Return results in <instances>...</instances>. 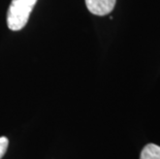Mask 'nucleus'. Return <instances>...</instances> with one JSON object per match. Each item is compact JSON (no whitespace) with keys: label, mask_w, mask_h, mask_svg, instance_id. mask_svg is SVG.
Wrapping results in <instances>:
<instances>
[{"label":"nucleus","mask_w":160,"mask_h":159,"mask_svg":"<svg viewBox=\"0 0 160 159\" xmlns=\"http://www.w3.org/2000/svg\"><path fill=\"white\" fill-rule=\"evenodd\" d=\"M8 137H0V159L4 156V154L6 153V150H8Z\"/></svg>","instance_id":"nucleus-4"},{"label":"nucleus","mask_w":160,"mask_h":159,"mask_svg":"<svg viewBox=\"0 0 160 159\" xmlns=\"http://www.w3.org/2000/svg\"><path fill=\"white\" fill-rule=\"evenodd\" d=\"M117 0H85L86 6L91 13L95 16H107L115 7Z\"/></svg>","instance_id":"nucleus-2"},{"label":"nucleus","mask_w":160,"mask_h":159,"mask_svg":"<svg viewBox=\"0 0 160 159\" xmlns=\"http://www.w3.org/2000/svg\"><path fill=\"white\" fill-rule=\"evenodd\" d=\"M141 159H160V147L155 144H149L142 150Z\"/></svg>","instance_id":"nucleus-3"},{"label":"nucleus","mask_w":160,"mask_h":159,"mask_svg":"<svg viewBox=\"0 0 160 159\" xmlns=\"http://www.w3.org/2000/svg\"><path fill=\"white\" fill-rule=\"evenodd\" d=\"M36 1L37 0H12L6 17L8 28L12 31H19L24 28Z\"/></svg>","instance_id":"nucleus-1"}]
</instances>
